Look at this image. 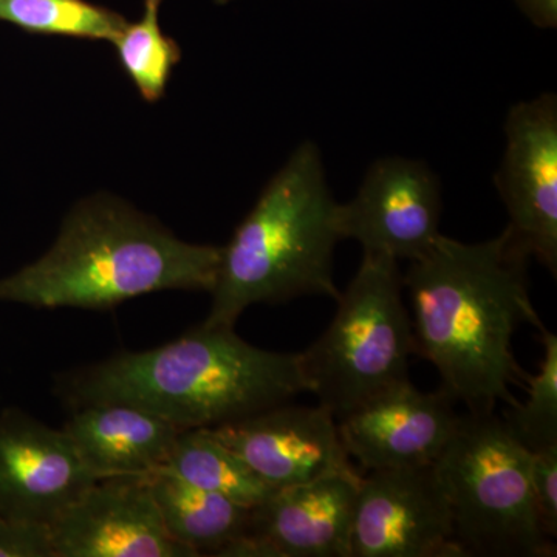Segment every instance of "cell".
<instances>
[{"mask_svg": "<svg viewBox=\"0 0 557 557\" xmlns=\"http://www.w3.org/2000/svg\"><path fill=\"white\" fill-rule=\"evenodd\" d=\"M530 259L508 226L479 244L440 234L403 276L416 354L437 369L440 388L471 413L518 403L511 387L525 373L512 341L522 324L544 327L528 287Z\"/></svg>", "mask_w": 557, "mask_h": 557, "instance_id": "cell-1", "label": "cell"}, {"mask_svg": "<svg viewBox=\"0 0 557 557\" xmlns=\"http://www.w3.org/2000/svg\"><path fill=\"white\" fill-rule=\"evenodd\" d=\"M222 247L180 239L109 193L67 212L40 258L0 277V302L35 309L106 310L159 292L211 293Z\"/></svg>", "mask_w": 557, "mask_h": 557, "instance_id": "cell-2", "label": "cell"}, {"mask_svg": "<svg viewBox=\"0 0 557 557\" xmlns=\"http://www.w3.org/2000/svg\"><path fill=\"white\" fill-rule=\"evenodd\" d=\"M75 408L124 403L180 431L214 428L306 394L299 354L265 350L234 327H199L182 338L126 351L72 373L62 386Z\"/></svg>", "mask_w": 557, "mask_h": 557, "instance_id": "cell-3", "label": "cell"}, {"mask_svg": "<svg viewBox=\"0 0 557 557\" xmlns=\"http://www.w3.org/2000/svg\"><path fill=\"white\" fill-rule=\"evenodd\" d=\"M336 207L321 150L304 141L222 247L211 309L201 324L234 327L245 310L259 304L302 296L338 299Z\"/></svg>", "mask_w": 557, "mask_h": 557, "instance_id": "cell-4", "label": "cell"}, {"mask_svg": "<svg viewBox=\"0 0 557 557\" xmlns=\"http://www.w3.org/2000/svg\"><path fill=\"white\" fill-rule=\"evenodd\" d=\"M398 260L364 252L325 332L300 355L307 392L336 420L409 380L416 354Z\"/></svg>", "mask_w": 557, "mask_h": 557, "instance_id": "cell-5", "label": "cell"}, {"mask_svg": "<svg viewBox=\"0 0 557 557\" xmlns=\"http://www.w3.org/2000/svg\"><path fill=\"white\" fill-rule=\"evenodd\" d=\"M465 556L549 557L530 487V450L494 413L460 416L434 463Z\"/></svg>", "mask_w": 557, "mask_h": 557, "instance_id": "cell-6", "label": "cell"}, {"mask_svg": "<svg viewBox=\"0 0 557 557\" xmlns=\"http://www.w3.org/2000/svg\"><path fill=\"white\" fill-rule=\"evenodd\" d=\"M369 472L359 483L351 557H465L434 465Z\"/></svg>", "mask_w": 557, "mask_h": 557, "instance_id": "cell-7", "label": "cell"}, {"mask_svg": "<svg viewBox=\"0 0 557 557\" xmlns=\"http://www.w3.org/2000/svg\"><path fill=\"white\" fill-rule=\"evenodd\" d=\"M442 188L423 161L386 157L375 161L357 196L336 207L341 240L395 260L426 255L440 237Z\"/></svg>", "mask_w": 557, "mask_h": 557, "instance_id": "cell-8", "label": "cell"}, {"mask_svg": "<svg viewBox=\"0 0 557 557\" xmlns=\"http://www.w3.org/2000/svg\"><path fill=\"white\" fill-rule=\"evenodd\" d=\"M507 149L494 183L509 223L531 258L557 271V98L544 94L512 106Z\"/></svg>", "mask_w": 557, "mask_h": 557, "instance_id": "cell-9", "label": "cell"}, {"mask_svg": "<svg viewBox=\"0 0 557 557\" xmlns=\"http://www.w3.org/2000/svg\"><path fill=\"white\" fill-rule=\"evenodd\" d=\"M458 420L442 388L423 392L405 380L339 418L338 431L348 457L368 471L421 468L438 460Z\"/></svg>", "mask_w": 557, "mask_h": 557, "instance_id": "cell-10", "label": "cell"}, {"mask_svg": "<svg viewBox=\"0 0 557 557\" xmlns=\"http://www.w3.org/2000/svg\"><path fill=\"white\" fill-rule=\"evenodd\" d=\"M50 533L54 557H197L168 533L146 475L91 483Z\"/></svg>", "mask_w": 557, "mask_h": 557, "instance_id": "cell-11", "label": "cell"}, {"mask_svg": "<svg viewBox=\"0 0 557 557\" xmlns=\"http://www.w3.org/2000/svg\"><path fill=\"white\" fill-rule=\"evenodd\" d=\"M207 429L274 490L357 471L336 418L319 405L304 408L288 401Z\"/></svg>", "mask_w": 557, "mask_h": 557, "instance_id": "cell-12", "label": "cell"}, {"mask_svg": "<svg viewBox=\"0 0 557 557\" xmlns=\"http://www.w3.org/2000/svg\"><path fill=\"white\" fill-rule=\"evenodd\" d=\"M95 482L64 429L0 412V515L51 525Z\"/></svg>", "mask_w": 557, "mask_h": 557, "instance_id": "cell-13", "label": "cell"}, {"mask_svg": "<svg viewBox=\"0 0 557 557\" xmlns=\"http://www.w3.org/2000/svg\"><path fill=\"white\" fill-rule=\"evenodd\" d=\"M361 478L358 471L336 472L277 487L251 509L248 531L273 557H351Z\"/></svg>", "mask_w": 557, "mask_h": 557, "instance_id": "cell-14", "label": "cell"}, {"mask_svg": "<svg viewBox=\"0 0 557 557\" xmlns=\"http://www.w3.org/2000/svg\"><path fill=\"white\" fill-rule=\"evenodd\" d=\"M95 479L145 478L159 471L180 429L124 403L81 406L62 428Z\"/></svg>", "mask_w": 557, "mask_h": 557, "instance_id": "cell-15", "label": "cell"}, {"mask_svg": "<svg viewBox=\"0 0 557 557\" xmlns=\"http://www.w3.org/2000/svg\"><path fill=\"white\" fill-rule=\"evenodd\" d=\"M146 479L168 533L197 556H215L249 530L252 508L190 485L163 469Z\"/></svg>", "mask_w": 557, "mask_h": 557, "instance_id": "cell-16", "label": "cell"}, {"mask_svg": "<svg viewBox=\"0 0 557 557\" xmlns=\"http://www.w3.org/2000/svg\"><path fill=\"white\" fill-rule=\"evenodd\" d=\"M160 469L247 508L258 507L274 491L207 428L180 432Z\"/></svg>", "mask_w": 557, "mask_h": 557, "instance_id": "cell-17", "label": "cell"}, {"mask_svg": "<svg viewBox=\"0 0 557 557\" xmlns=\"http://www.w3.org/2000/svg\"><path fill=\"white\" fill-rule=\"evenodd\" d=\"M161 3L163 0H145L143 16L137 22H127L112 44L121 67L149 104L163 100L172 72L182 61L177 40L164 35L161 28Z\"/></svg>", "mask_w": 557, "mask_h": 557, "instance_id": "cell-18", "label": "cell"}, {"mask_svg": "<svg viewBox=\"0 0 557 557\" xmlns=\"http://www.w3.org/2000/svg\"><path fill=\"white\" fill-rule=\"evenodd\" d=\"M0 22L33 35L113 44L129 21L89 0H0Z\"/></svg>", "mask_w": 557, "mask_h": 557, "instance_id": "cell-19", "label": "cell"}, {"mask_svg": "<svg viewBox=\"0 0 557 557\" xmlns=\"http://www.w3.org/2000/svg\"><path fill=\"white\" fill-rule=\"evenodd\" d=\"M541 333L544 359L528 379L527 401L509 406L502 418L530 453L557 445V338L545 325Z\"/></svg>", "mask_w": 557, "mask_h": 557, "instance_id": "cell-20", "label": "cell"}, {"mask_svg": "<svg viewBox=\"0 0 557 557\" xmlns=\"http://www.w3.org/2000/svg\"><path fill=\"white\" fill-rule=\"evenodd\" d=\"M530 487L542 531L557 536V445L530 453Z\"/></svg>", "mask_w": 557, "mask_h": 557, "instance_id": "cell-21", "label": "cell"}, {"mask_svg": "<svg viewBox=\"0 0 557 557\" xmlns=\"http://www.w3.org/2000/svg\"><path fill=\"white\" fill-rule=\"evenodd\" d=\"M0 557H54L50 525L0 515Z\"/></svg>", "mask_w": 557, "mask_h": 557, "instance_id": "cell-22", "label": "cell"}, {"mask_svg": "<svg viewBox=\"0 0 557 557\" xmlns=\"http://www.w3.org/2000/svg\"><path fill=\"white\" fill-rule=\"evenodd\" d=\"M516 2L536 27H557V0H516Z\"/></svg>", "mask_w": 557, "mask_h": 557, "instance_id": "cell-23", "label": "cell"}, {"mask_svg": "<svg viewBox=\"0 0 557 557\" xmlns=\"http://www.w3.org/2000/svg\"><path fill=\"white\" fill-rule=\"evenodd\" d=\"M222 2H230V0H222Z\"/></svg>", "mask_w": 557, "mask_h": 557, "instance_id": "cell-24", "label": "cell"}]
</instances>
